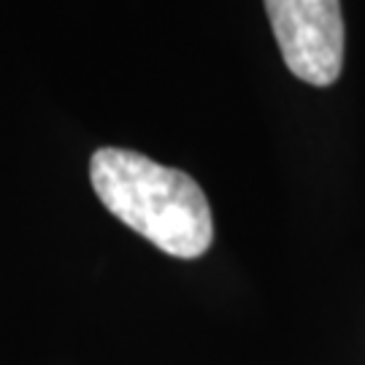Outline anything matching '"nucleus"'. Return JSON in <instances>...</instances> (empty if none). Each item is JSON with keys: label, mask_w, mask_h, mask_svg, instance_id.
Returning a JSON list of instances; mask_svg holds the SVG:
<instances>
[{"label": "nucleus", "mask_w": 365, "mask_h": 365, "mask_svg": "<svg viewBox=\"0 0 365 365\" xmlns=\"http://www.w3.org/2000/svg\"><path fill=\"white\" fill-rule=\"evenodd\" d=\"M90 179L106 211L165 255L195 260L209 252L211 206L184 170L160 165L133 149L103 146L90 160Z\"/></svg>", "instance_id": "nucleus-1"}, {"label": "nucleus", "mask_w": 365, "mask_h": 365, "mask_svg": "<svg viewBox=\"0 0 365 365\" xmlns=\"http://www.w3.org/2000/svg\"><path fill=\"white\" fill-rule=\"evenodd\" d=\"M287 68L306 84L330 87L344 68L341 0H265Z\"/></svg>", "instance_id": "nucleus-2"}]
</instances>
